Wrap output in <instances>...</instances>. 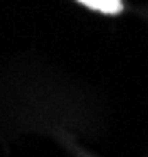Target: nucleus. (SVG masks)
I'll return each instance as SVG.
<instances>
[{
  "label": "nucleus",
  "mask_w": 148,
  "mask_h": 157,
  "mask_svg": "<svg viewBox=\"0 0 148 157\" xmlns=\"http://www.w3.org/2000/svg\"><path fill=\"white\" fill-rule=\"evenodd\" d=\"M78 2H82L84 7H89L93 9V11H100V13H120L124 5H122V0H78Z\"/></svg>",
  "instance_id": "nucleus-1"
}]
</instances>
